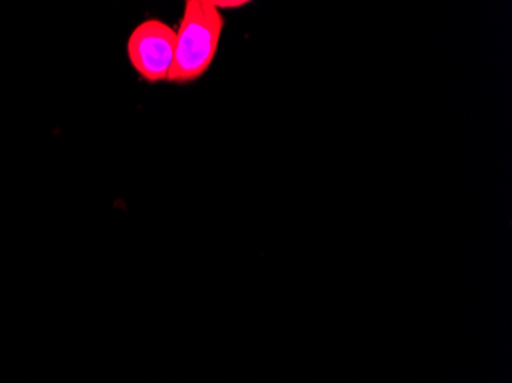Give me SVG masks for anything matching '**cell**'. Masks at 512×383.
Instances as JSON below:
<instances>
[{
	"label": "cell",
	"instance_id": "2",
	"mask_svg": "<svg viewBox=\"0 0 512 383\" xmlns=\"http://www.w3.org/2000/svg\"><path fill=\"white\" fill-rule=\"evenodd\" d=\"M128 59L146 82H168L175 60L174 28L158 19L140 23L129 36Z\"/></svg>",
	"mask_w": 512,
	"mask_h": 383
},
{
	"label": "cell",
	"instance_id": "3",
	"mask_svg": "<svg viewBox=\"0 0 512 383\" xmlns=\"http://www.w3.org/2000/svg\"><path fill=\"white\" fill-rule=\"evenodd\" d=\"M215 10L223 11V10H237V8L244 7L247 5V2L244 0H207Z\"/></svg>",
	"mask_w": 512,
	"mask_h": 383
},
{
	"label": "cell",
	"instance_id": "1",
	"mask_svg": "<svg viewBox=\"0 0 512 383\" xmlns=\"http://www.w3.org/2000/svg\"><path fill=\"white\" fill-rule=\"evenodd\" d=\"M224 19L207 0H188L175 30V60L168 82L186 85L209 71L223 34Z\"/></svg>",
	"mask_w": 512,
	"mask_h": 383
}]
</instances>
